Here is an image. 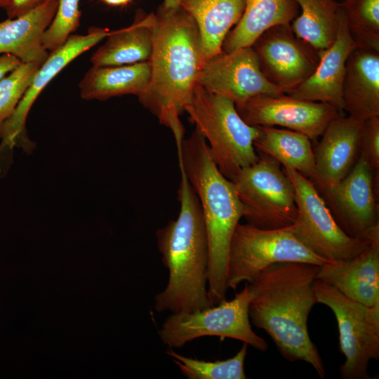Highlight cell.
Wrapping results in <instances>:
<instances>
[{
	"label": "cell",
	"instance_id": "cell-1",
	"mask_svg": "<svg viewBox=\"0 0 379 379\" xmlns=\"http://www.w3.org/2000/svg\"><path fill=\"white\" fill-rule=\"evenodd\" d=\"M150 76L139 101L168 128L177 149L184 138L180 117L205 62L201 36L193 18L182 8L154 14Z\"/></svg>",
	"mask_w": 379,
	"mask_h": 379
},
{
	"label": "cell",
	"instance_id": "cell-2",
	"mask_svg": "<svg viewBox=\"0 0 379 379\" xmlns=\"http://www.w3.org/2000/svg\"><path fill=\"white\" fill-rule=\"evenodd\" d=\"M319 266L299 262H280L261 272L251 283L253 293L249 318L265 331L288 361L310 364L323 378L325 368L311 340L307 319L317 303L314 289Z\"/></svg>",
	"mask_w": 379,
	"mask_h": 379
},
{
	"label": "cell",
	"instance_id": "cell-3",
	"mask_svg": "<svg viewBox=\"0 0 379 379\" xmlns=\"http://www.w3.org/2000/svg\"><path fill=\"white\" fill-rule=\"evenodd\" d=\"M179 169L178 215L156 232L169 275L166 288L154 298L158 312H192L214 306L208 292V242L201 205L183 169Z\"/></svg>",
	"mask_w": 379,
	"mask_h": 379
},
{
	"label": "cell",
	"instance_id": "cell-4",
	"mask_svg": "<svg viewBox=\"0 0 379 379\" xmlns=\"http://www.w3.org/2000/svg\"><path fill=\"white\" fill-rule=\"evenodd\" d=\"M181 167L199 199L208 242V292L213 305L226 300L230 245L243 208L232 182L219 171L197 128L177 149Z\"/></svg>",
	"mask_w": 379,
	"mask_h": 379
},
{
	"label": "cell",
	"instance_id": "cell-5",
	"mask_svg": "<svg viewBox=\"0 0 379 379\" xmlns=\"http://www.w3.org/2000/svg\"><path fill=\"white\" fill-rule=\"evenodd\" d=\"M184 111L204 135L213 160L225 178L232 180L242 168L258 161L253 143L260 128L244 121L233 101L197 84Z\"/></svg>",
	"mask_w": 379,
	"mask_h": 379
},
{
	"label": "cell",
	"instance_id": "cell-6",
	"mask_svg": "<svg viewBox=\"0 0 379 379\" xmlns=\"http://www.w3.org/2000/svg\"><path fill=\"white\" fill-rule=\"evenodd\" d=\"M286 262L318 266L331 262L302 244L290 226L267 230L249 223H239L229 248L227 287L236 290L240 284L251 283L271 265Z\"/></svg>",
	"mask_w": 379,
	"mask_h": 379
},
{
	"label": "cell",
	"instance_id": "cell-7",
	"mask_svg": "<svg viewBox=\"0 0 379 379\" xmlns=\"http://www.w3.org/2000/svg\"><path fill=\"white\" fill-rule=\"evenodd\" d=\"M258 154L256 162L231 180L242 205L243 218L262 229L289 227L297 217L293 186L277 160Z\"/></svg>",
	"mask_w": 379,
	"mask_h": 379
},
{
	"label": "cell",
	"instance_id": "cell-8",
	"mask_svg": "<svg viewBox=\"0 0 379 379\" xmlns=\"http://www.w3.org/2000/svg\"><path fill=\"white\" fill-rule=\"evenodd\" d=\"M253 293L248 283L231 300H225L211 307L192 312L171 313L159 331L168 348H180L187 343L204 336L232 338L256 350L265 351L266 341L252 329L248 314Z\"/></svg>",
	"mask_w": 379,
	"mask_h": 379
},
{
	"label": "cell",
	"instance_id": "cell-9",
	"mask_svg": "<svg viewBox=\"0 0 379 379\" xmlns=\"http://www.w3.org/2000/svg\"><path fill=\"white\" fill-rule=\"evenodd\" d=\"M314 289L317 303L328 307L338 323L340 349L345 357L340 368L342 378H371L368 364L379 359V305L356 302L317 279Z\"/></svg>",
	"mask_w": 379,
	"mask_h": 379
},
{
	"label": "cell",
	"instance_id": "cell-10",
	"mask_svg": "<svg viewBox=\"0 0 379 379\" xmlns=\"http://www.w3.org/2000/svg\"><path fill=\"white\" fill-rule=\"evenodd\" d=\"M282 169L293 186L297 206L290 227L302 244L331 262L351 259L369 245L371 241L351 237L341 229L312 180L293 169Z\"/></svg>",
	"mask_w": 379,
	"mask_h": 379
},
{
	"label": "cell",
	"instance_id": "cell-11",
	"mask_svg": "<svg viewBox=\"0 0 379 379\" xmlns=\"http://www.w3.org/2000/svg\"><path fill=\"white\" fill-rule=\"evenodd\" d=\"M197 84L231 100L235 105L260 95L284 93L265 77L252 46L222 51L208 59Z\"/></svg>",
	"mask_w": 379,
	"mask_h": 379
},
{
	"label": "cell",
	"instance_id": "cell-12",
	"mask_svg": "<svg viewBox=\"0 0 379 379\" xmlns=\"http://www.w3.org/2000/svg\"><path fill=\"white\" fill-rule=\"evenodd\" d=\"M376 194L373 173L360 155L349 174L324 196L347 235L371 241L379 237Z\"/></svg>",
	"mask_w": 379,
	"mask_h": 379
},
{
	"label": "cell",
	"instance_id": "cell-13",
	"mask_svg": "<svg viewBox=\"0 0 379 379\" xmlns=\"http://www.w3.org/2000/svg\"><path fill=\"white\" fill-rule=\"evenodd\" d=\"M248 124L281 126L308 136L320 137L331 121L343 115L332 105L298 99L286 93L260 95L235 105Z\"/></svg>",
	"mask_w": 379,
	"mask_h": 379
},
{
	"label": "cell",
	"instance_id": "cell-14",
	"mask_svg": "<svg viewBox=\"0 0 379 379\" xmlns=\"http://www.w3.org/2000/svg\"><path fill=\"white\" fill-rule=\"evenodd\" d=\"M251 46L265 77L286 94L310 77L320 58V52L284 25L266 30Z\"/></svg>",
	"mask_w": 379,
	"mask_h": 379
},
{
	"label": "cell",
	"instance_id": "cell-15",
	"mask_svg": "<svg viewBox=\"0 0 379 379\" xmlns=\"http://www.w3.org/2000/svg\"><path fill=\"white\" fill-rule=\"evenodd\" d=\"M109 32L106 29L92 27L86 34L70 35L62 46L49 53L16 108L2 124L0 128L1 147L11 149L20 144L25 135L29 112L41 92L66 66L106 38Z\"/></svg>",
	"mask_w": 379,
	"mask_h": 379
},
{
	"label": "cell",
	"instance_id": "cell-16",
	"mask_svg": "<svg viewBox=\"0 0 379 379\" xmlns=\"http://www.w3.org/2000/svg\"><path fill=\"white\" fill-rule=\"evenodd\" d=\"M364 121L340 115L328 125L313 149L317 190L327 193L352 171L360 156Z\"/></svg>",
	"mask_w": 379,
	"mask_h": 379
},
{
	"label": "cell",
	"instance_id": "cell-17",
	"mask_svg": "<svg viewBox=\"0 0 379 379\" xmlns=\"http://www.w3.org/2000/svg\"><path fill=\"white\" fill-rule=\"evenodd\" d=\"M356 47L357 46L350 34L341 7L334 41L328 48L320 52L319 61L310 77L287 95L329 104L343 114V84L346 63Z\"/></svg>",
	"mask_w": 379,
	"mask_h": 379
},
{
	"label": "cell",
	"instance_id": "cell-18",
	"mask_svg": "<svg viewBox=\"0 0 379 379\" xmlns=\"http://www.w3.org/2000/svg\"><path fill=\"white\" fill-rule=\"evenodd\" d=\"M317 279L364 305H379V237L351 259L319 266Z\"/></svg>",
	"mask_w": 379,
	"mask_h": 379
},
{
	"label": "cell",
	"instance_id": "cell-19",
	"mask_svg": "<svg viewBox=\"0 0 379 379\" xmlns=\"http://www.w3.org/2000/svg\"><path fill=\"white\" fill-rule=\"evenodd\" d=\"M344 110L361 121L379 117V51L356 47L343 84Z\"/></svg>",
	"mask_w": 379,
	"mask_h": 379
},
{
	"label": "cell",
	"instance_id": "cell-20",
	"mask_svg": "<svg viewBox=\"0 0 379 379\" xmlns=\"http://www.w3.org/2000/svg\"><path fill=\"white\" fill-rule=\"evenodd\" d=\"M58 0H46L32 11L0 22V55L11 54L22 62L42 64L48 56L42 43Z\"/></svg>",
	"mask_w": 379,
	"mask_h": 379
},
{
	"label": "cell",
	"instance_id": "cell-21",
	"mask_svg": "<svg viewBox=\"0 0 379 379\" xmlns=\"http://www.w3.org/2000/svg\"><path fill=\"white\" fill-rule=\"evenodd\" d=\"M180 7L198 27L206 62L222 51L227 34L243 14L245 0H182Z\"/></svg>",
	"mask_w": 379,
	"mask_h": 379
},
{
	"label": "cell",
	"instance_id": "cell-22",
	"mask_svg": "<svg viewBox=\"0 0 379 379\" xmlns=\"http://www.w3.org/2000/svg\"><path fill=\"white\" fill-rule=\"evenodd\" d=\"M298 6L294 0H245L243 14L227 34L222 51L251 46L255 41L270 28L290 27L296 17Z\"/></svg>",
	"mask_w": 379,
	"mask_h": 379
},
{
	"label": "cell",
	"instance_id": "cell-23",
	"mask_svg": "<svg viewBox=\"0 0 379 379\" xmlns=\"http://www.w3.org/2000/svg\"><path fill=\"white\" fill-rule=\"evenodd\" d=\"M149 76L148 60L120 66L93 65L79 82L80 95L88 100L138 96L146 89Z\"/></svg>",
	"mask_w": 379,
	"mask_h": 379
},
{
	"label": "cell",
	"instance_id": "cell-24",
	"mask_svg": "<svg viewBox=\"0 0 379 379\" xmlns=\"http://www.w3.org/2000/svg\"><path fill=\"white\" fill-rule=\"evenodd\" d=\"M154 14L138 16L128 27L110 31L91 57L95 66H120L147 61L152 48Z\"/></svg>",
	"mask_w": 379,
	"mask_h": 379
},
{
	"label": "cell",
	"instance_id": "cell-25",
	"mask_svg": "<svg viewBox=\"0 0 379 379\" xmlns=\"http://www.w3.org/2000/svg\"><path fill=\"white\" fill-rule=\"evenodd\" d=\"M253 146L257 154L270 156L283 167L293 169L313 182L316 178L314 152L306 135L275 126H258Z\"/></svg>",
	"mask_w": 379,
	"mask_h": 379
},
{
	"label": "cell",
	"instance_id": "cell-26",
	"mask_svg": "<svg viewBox=\"0 0 379 379\" xmlns=\"http://www.w3.org/2000/svg\"><path fill=\"white\" fill-rule=\"evenodd\" d=\"M294 1L301 13L291 23L293 33L319 52L328 48L337 35L340 4L334 0Z\"/></svg>",
	"mask_w": 379,
	"mask_h": 379
},
{
	"label": "cell",
	"instance_id": "cell-27",
	"mask_svg": "<svg viewBox=\"0 0 379 379\" xmlns=\"http://www.w3.org/2000/svg\"><path fill=\"white\" fill-rule=\"evenodd\" d=\"M248 345L244 343L240 350L231 358L215 361L187 357L173 348H168L166 353L188 379H246L244 361Z\"/></svg>",
	"mask_w": 379,
	"mask_h": 379
},
{
	"label": "cell",
	"instance_id": "cell-28",
	"mask_svg": "<svg viewBox=\"0 0 379 379\" xmlns=\"http://www.w3.org/2000/svg\"><path fill=\"white\" fill-rule=\"evenodd\" d=\"M340 5L357 47L379 51V0H344Z\"/></svg>",
	"mask_w": 379,
	"mask_h": 379
},
{
	"label": "cell",
	"instance_id": "cell-29",
	"mask_svg": "<svg viewBox=\"0 0 379 379\" xmlns=\"http://www.w3.org/2000/svg\"><path fill=\"white\" fill-rule=\"evenodd\" d=\"M41 65L21 62L0 80V128L16 108Z\"/></svg>",
	"mask_w": 379,
	"mask_h": 379
},
{
	"label": "cell",
	"instance_id": "cell-30",
	"mask_svg": "<svg viewBox=\"0 0 379 379\" xmlns=\"http://www.w3.org/2000/svg\"><path fill=\"white\" fill-rule=\"evenodd\" d=\"M79 4V0H58L55 16L42 39L47 51L62 46L79 27L81 17Z\"/></svg>",
	"mask_w": 379,
	"mask_h": 379
},
{
	"label": "cell",
	"instance_id": "cell-31",
	"mask_svg": "<svg viewBox=\"0 0 379 379\" xmlns=\"http://www.w3.org/2000/svg\"><path fill=\"white\" fill-rule=\"evenodd\" d=\"M360 155L364 158L373 173L375 190L378 194L379 117L370 118L363 122Z\"/></svg>",
	"mask_w": 379,
	"mask_h": 379
},
{
	"label": "cell",
	"instance_id": "cell-32",
	"mask_svg": "<svg viewBox=\"0 0 379 379\" xmlns=\"http://www.w3.org/2000/svg\"><path fill=\"white\" fill-rule=\"evenodd\" d=\"M46 0H12L11 5L5 11L8 18L20 16L35 8Z\"/></svg>",
	"mask_w": 379,
	"mask_h": 379
},
{
	"label": "cell",
	"instance_id": "cell-33",
	"mask_svg": "<svg viewBox=\"0 0 379 379\" xmlns=\"http://www.w3.org/2000/svg\"><path fill=\"white\" fill-rule=\"evenodd\" d=\"M22 62L11 54L0 55V80L15 69Z\"/></svg>",
	"mask_w": 379,
	"mask_h": 379
},
{
	"label": "cell",
	"instance_id": "cell-34",
	"mask_svg": "<svg viewBox=\"0 0 379 379\" xmlns=\"http://www.w3.org/2000/svg\"><path fill=\"white\" fill-rule=\"evenodd\" d=\"M182 0H164L163 6L166 8L175 9L180 6Z\"/></svg>",
	"mask_w": 379,
	"mask_h": 379
},
{
	"label": "cell",
	"instance_id": "cell-35",
	"mask_svg": "<svg viewBox=\"0 0 379 379\" xmlns=\"http://www.w3.org/2000/svg\"><path fill=\"white\" fill-rule=\"evenodd\" d=\"M110 6H124L128 4L131 0H101Z\"/></svg>",
	"mask_w": 379,
	"mask_h": 379
},
{
	"label": "cell",
	"instance_id": "cell-36",
	"mask_svg": "<svg viewBox=\"0 0 379 379\" xmlns=\"http://www.w3.org/2000/svg\"><path fill=\"white\" fill-rule=\"evenodd\" d=\"M12 0H0V9H6L11 5Z\"/></svg>",
	"mask_w": 379,
	"mask_h": 379
}]
</instances>
